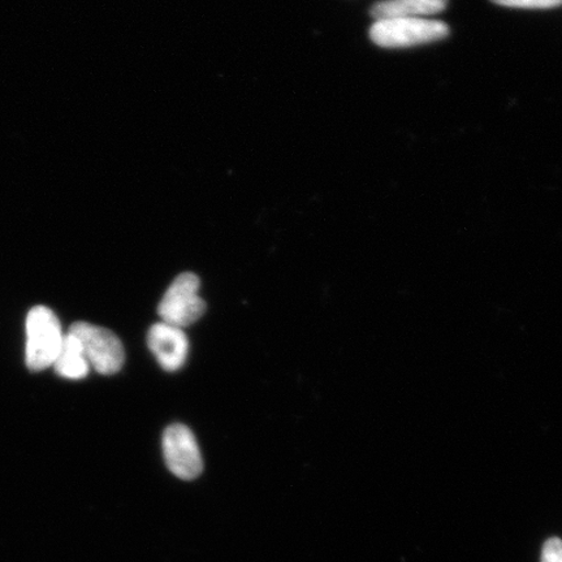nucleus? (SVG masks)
Listing matches in <instances>:
<instances>
[{"label":"nucleus","mask_w":562,"mask_h":562,"mask_svg":"<svg viewBox=\"0 0 562 562\" xmlns=\"http://www.w3.org/2000/svg\"><path fill=\"white\" fill-rule=\"evenodd\" d=\"M65 336L58 316L50 308L45 306L32 308L26 318V367L32 371L54 367Z\"/></svg>","instance_id":"1"},{"label":"nucleus","mask_w":562,"mask_h":562,"mask_svg":"<svg viewBox=\"0 0 562 562\" xmlns=\"http://www.w3.org/2000/svg\"><path fill=\"white\" fill-rule=\"evenodd\" d=\"M369 35L379 47L406 48L447 38L449 26L432 19H383L375 20Z\"/></svg>","instance_id":"2"},{"label":"nucleus","mask_w":562,"mask_h":562,"mask_svg":"<svg viewBox=\"0 0 562 562\" xmlns=\"http://www.w3.org/2000/svg\"><path fill=\"white\" fill-rule=\"evenodd\" d=\"M200 278L192 272L176 278L158 306L161 322L184 329L201 319L206 302L200 296Z\"/></svg>","instance_id":"3"},{"label":"nucleus","mask_w":562,"mask_h":562,"mask_svg":"<svg viewBox=\"0 0 562 562\" xmlns=\"http://www.w3.org/2000/svg\"><path fill=\"white\" fill-rule=\"evenodd\" d=\"M79 339L83 356L90 368L102 375H114L121 371L125 361V351L121 339L110 329L77 322L69 331Z\"/></svg>","instance_id":"4"},{"label":"nucleus","mask_w":562,"mask_h":562,"mask_svg":"<svg viewBox=\"0 0 562 562\" xmlns=\"http://www.w3.org/2000/svg\"><path fill=\"white\" fill-rule=\"evenodd\" d=\"M161 447L167 467L173 475L184 481H192L201 475L202 454L191 428L179 424L167 427Z\"/></svg>","instance_id":"5"},{"label":"nucleus","mask_w":562,"mask_h":562,"mask_svg":"<svg viewBox=\"0 0 562 562\" xmlns=\"http://www.w3.org/2000/svg\"><path fill=\"white\" fill-rule=\"evenodd\" d=\"M147 346L168 372L180 370L187 362L189 340L182 328L165 322L156 323L147 334Z\"/></svg>","instance_id":"6"},{"label":"nucleus","mask_w":562,"mask_h":562,"mask_svg":"<svg viewBox=\"0 0 562 562\" xmlns=\"http://www.w3.org/2000/svg\"><path fill=\"white\" fill-rule=\"evenodd\" d=\"M448 0H381L371 7L374 20L428 19L447 9Z\"/></svg>","instance_id":"7"},{"label":"nucleus","mask_w":562,"mask_h":562,"mask_svg":"<svg viewBox=\"0 0 562 562\" xmlns=\"http://www.w3.org/2000/svg\"><path fill=\"white\" fill-rule=\"evenodd\" d=\"M55 371L63 378L79 381L89 374L90 364L77 337L70 333L65 336L58 360L54 363Z\"/></svg>","instance_id":"8"},{"label":"nucleus","mask_w":562,"mask_h":562,"mask_svg":"<svg viewBox=\"0 0 562 562\" xmlns=\"http://www.w3.org/2000/svg\"><path fill=\"white\" fill-rule=\"evenodd\" d=\"M491 2L522 10H551L562 5V0H491Z\"/></svg>","instance_id":"9"},{"label":"nucleus","mask_w":562,"mask_h":562,"mask_svg":"<svg viewBox=\"0 0 562 562\" xmlns=\"http://www.w3.org/2000/svg\"><path fill=\"white\" fill-rule=\"evenodd\" d=\"M542 562H562V540L548 539L542 552Z\"/></svg>","instance_id":"10"}]
</instances>
